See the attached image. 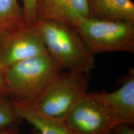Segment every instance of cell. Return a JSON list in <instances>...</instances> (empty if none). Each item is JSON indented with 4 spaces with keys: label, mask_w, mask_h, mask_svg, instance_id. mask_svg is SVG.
<instances>
[{
    "label": "cell",
    "mask_w": 134,
    "mask_h": 134,
    "mask_svg": "<svg viewBox=\"0 0 134 134\" xmlns=\"http://www.w3.org/2000/svg\"><path fill=\"white\" fill-rule=\"evenodd\" d=\"M47 53L61 70L88 73L95 67L94 55L68 25L37 21Z\"/></svg>",
    "instance_id": "obj_1"
},
{
    "label": "cell",
    "mask_w": 134,
    "mask_h": 134,
    "mask_svg": "<svg viewBox=\"0 0 134 134\" xmlns=\"http://www.w3.org/2000/svg\"><path fill=\"white\" fill-rule=\"evenodd\" d=\"M61 71L47 53L14 63L5 73L8 96L14 100L34 101Z\"/></svg>",
    "instance_id": "obj_2"
},
{
    "label": "cell",
    "mask_w": 134,
    "mask_h": 134,
    "mask_svg": "<svg viewBox=\"0 0 134 134\" xmlns=\"http://www.w3.org/2000/svg\"><path fill=\"white\" fill-rule=\"evenodd\" d=\"M71 27L93 55L134 52V23L81 17Z\"/></svg>",
    "instance_id": "obj_3"
},
{
    "label": "cell",
    "mask_w": 134,
    "mask_h": 134,
    "mask_svg": "<svg viewBox=\"0 0 134 134\" xmlns=\"http://www.w3.org/2000/svg\"><path fill=\"white\" fill-rule=\"evenodd\" d=\"M89 83L88 73L70 70L61 71L33 102L45 114L65 119L88 93Z\"/></svg>",
    "instance_id": "obj_4"
},
{
    "label": "cell",
    "mask_w": 134,
    "mask_h": 134,
    "mask_svg": "<svg viewBox=\"0 0 134 134\" xmlns=\"http://www.w3.org/2000/svg\"><path fill=\"white\" fill-rule=\"evenodd\" d=\"M47 53L37 22L0 34V59L7 68L14 63Z\"/></svg>",
    "instance_id": "obj_5"
},
{
    "label": "cell",
    "mask_w": 134,
    "mask_h": 134,
    "mask_svg": "<svg viewBox=\"0 0 134 134\" xmlns=\"http://www.w3.org/2000/svg\"><path fill=\"white\" fill-rule=\"evenodd\" d=\"M65 120L78 134H107L118 124L109 110L88 93Z\"/></svg>",
    "instance_id": "obj_6"
},
{
    "label": "cell",
    "mask_w": 134,
    "mask_h": 134,
    "mask_svg": "<svg viewBox=\"0 0 134 134\" xmlns=\"http://www.w3.org/2000/svg\"><path fill=\"white\" fill-rule=\"evenodd\" d=\"M113 114L118 124H134V70L131 68L121 86L113 92L88 93Z\"/></svg>",
    "instance_id": "obj_7"
},
{
    "label": "cell",
    "mask_w": 134,
    "mask_h": 134,
    "mask_svg": "<svg viewBox=\"0 0 134 134\" xmlns=\"http://www.w3.org/2000/svg\"><path fill=\"white\" fill-rule=\"evenodd\" d=\"M37 21H50L71 26L81 17H91L86 0H36Z\"/></svg>",
    "instance_id": "obj_8"
},
{
    "label": "cell",
    "mask_w": 134,
    "mask_h": 134,
    "mask_svg": "<svg viewBox=\"0 0 134 134\" xmlns=\"http://www.w3.org/2000/svg\"><path fill=\"white\" fill-rule=\"evenodd\" d=\"M11 100L18 115L32 125L38 134H78L65 119L45 114L33 101Z\"/></svg>",
    "instance_id": "obj_9"
},
{
    "label": "cell",
    "mask_w": 134,
    "mask_h": 134,
    "mask_svg": "<svg viewBox=\"0 0 134 134\" xmlns=\"http://www.w3.org/2000/svg\"><path fill=\"white\" fill-rule=\"evenodd\" d=\"M91 17L100 19L134 23L132 0H86Z\"/></svg>",
    "instance_id": "obj_10"
},
{
    "label": "cell",
    "mask_w": 134,
    "mask_h": 134,
    "mask_svg": "<svg viewBox=\"0 0 134 134\" xmlns=\"http://www.w3.org/2000/svg\"><path fill=\"white\" fill-rule=\"evenodd\" d=\"M23 8L18 0H0V34L25 24Z\"/></svg>",
    "instance_id": "obj_11"
},
{
    "label": "cell",
    "mask_w": 134,
    "mask_h": 134,
    "mask_svg": "<svg viewBox=\"0 0 134 134\" xmlns=\"http://www.w3.org/2000/svg\"><path fill=\"white\" fill-rule=\"evenodd\" d=\"M8 96L0 95V131L18 128L22 121Z\"/></svg>",
    "instance_id": "obj_12"
},
{
    "label": "cell",
    "mask_w": 134,
    "mask_h": 134,
    "mask_svg": "<svg viewBox=\"0 0 134 134\" xmlns=\"http://www.w3.org/2000/svg\"><path fill=\"white\" fill-rule=\"evenodd\" d=\"M23 3L25 23L26 24H34L36 23V0H21Z\"/></svg>",
    "instance_id": "obj_13"
},
{
    "label": "cell",
    "mask_w": 134,
    "mask_h": 134,
    "mask_svg": "<svg viewBox=\"0 0 134 134\" xmlns=\"http://www.w3.org/2000/svg\"><path fill=\"white\" fill-rule=\"evenodd\" d=\"M6 67L0 59V95H5L8 96V89L6 83Z\"/></svg>",
    "instance_id": "obj_14"
},
{
    "label": "cell",
    "mask_w": 134,
    "mask_h": 134,
    "mask_svg": "<svg viewBox=\"0 0 134 134\" xmlns=\"http://www.w3.org/2000/svg\"><path fill=\"white\" fill-rule=\"evenodd\" d=\"M111 134H134V130L131 125L120 124L114 127Z\"/></svg>",
    "instance_id": "obj_15"
},
{
    "label": "cell",
    "mask_w": 134,
    "mask_h": 134,
    "mask_svg": "<svg viewBox=\"0 0 134 134\" xmlns=\"http://www.w3.org/2000/svg\"><path fill=\"white\" fill-rule=\"evenodd\" d=\"M0 134H20V133L18 128H14L0 131Z\"/></svg>",
    "instance_id": "obj_16"
},
{
    "label": "cell",
    "mask_w": 134,
    "mask_h": 134,
    "mask_svg": "<svg viewBox=\"0 0 134 134\" xmlns=\"http://www.w3.org/2000/svg\"><path fill=\"white\" fill-rule=\"evenodd\" d=\"M30 134H38V132L37 131L36 129H34V130H32V132Z\"/></svg>",
    "instance_id": "obj_17"
},
{
    "label": "cell",
    "mask_w": 134,
    "mask_h": 134,
    "mask_svg": "<svg viewBox=\"0 0 134 134\" xmlns=\"http://www.w3.org/2000/svg\"><path fill=\"white\" fill-rule=\"evenodd\" d=\"M111 132H112V130H111V131H110V132H108V133H107V134H111Z\"/></svg>",
    "instance_id": "obj_18"
}]
</instances>
